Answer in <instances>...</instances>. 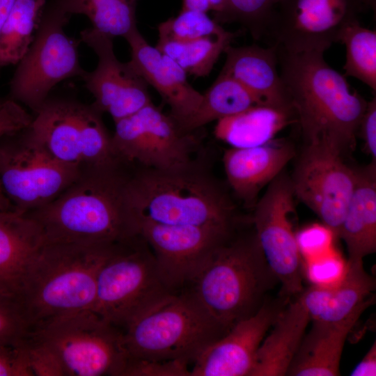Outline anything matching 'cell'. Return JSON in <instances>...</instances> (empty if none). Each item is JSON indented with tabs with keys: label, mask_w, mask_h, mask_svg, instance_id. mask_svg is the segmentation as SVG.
Listing matches in <instances>:
<instances>
[{
	"label": "cell",
	"mask_w": 376,
	"mask_h": 376,
	"mask_svg": "<svg viewBox=\"0 0 376 376\" xmlns=\"http://www.w3.org/2000/svg\"><path fill=\"white\" fill-rule=\"evenodd\" d=\"M290 180L295 195L338 235L354 189L356 169L336 148L309 143Z\"/></svg>",
	"instance_id": "15"
},
{
	"label": "cell",
	"mask_w": 376,
	"mask_h": 376,
	"mask_svg": "<svg viewBox=\"0 0 376 376\" xmlns=\"http://www.w3.org/2000/svg\"><path fill=\"white\" fill-rule=\"evenodd\" d=\"M121 245L45 242L17 299L29 330L62 316L93 310L99 271Z\"/></svg>",
	"instance_id": "4"
},
{
	"label": "cell",
	"mask_w": 376,
	"mask_h": 376,
	"mask_svg": "<svg viewBox=\"0 0 376 376\" xmlns=\"http://www.w3.org/2000/svg\"><path fill=\"white\" fill-rule=\"evenodd\" d=\"M276 48L280 76L306 143H325L344 155L354 146L368 102L329 65L324 52Z\"/></svg>",
	"instance_id": "2"
},
{
	"label": "cell",
	"mask_w": 376,
	"mask_h": 376,
	"mask_svg": "<svg viewBox=\"0 0 376 376\" xmlns=\"http://www.w3.org/2000/svg\"><path fill=\"white\" fill-rule=\"evenodd\" d=\"M295 196L291 180L279 174L256 203L252 218L260 246L281 284L279 294L290 298L304 290L301 254L292 224Z\"/></svg>",
	"instance_id": "14"
},
{
	"label": "cell",
	"mask_w": 376,
	"mask_h": 376,
	"mask_svg": "<svg viewBox=\"0 0 376 376\" xmlns=\"http://www.w3.org/2000/svg\"><path fill=\"white\" fill-rule=\"evenodd\" d=\"M141 238L120 246L101 267L93 310L123 329L135 315L172 292Z\"/></svg>",
	"instance_id": "10"
},
{
	"label": "cell",
	"mask_w": 376,
	"mask_h": 376,
	"mask_svg": "<svg viewBox=\"0 0 376 376\" xmlns=\"http://www.w3.org/2000/svg\"><path fill=\"white\" fill-rule=\"evenodd\" d=\"M81 169L56 159L27 127L0 139V184L14 210L29 213L56 199Z\"/></svg>",
	"instance_id": "9"
},
{
	"label": "cell",
	"mask_w": 376,
	"mask_h": 376,
	"mask_svg": "<svg viewBox=\"0 0 376 376\" xmlns=\"http://www.w3.org/2000/svg\"><path fill=\"white\" fill-rule=\"evenodd\" d=\"M125 39L131 51L128 64L160 94L177 123L191 116L200 104L203 94L187 81V73L173 59L148 44L138 29Z\"/></svg>",
	"instance_id": "19"
},
{
	"label": "cell",
	"mask_w": 376,
	"mask_h": 376,
	"mask_svg": "<svg viewBox=\"0 0 376 376\" xmlns=\"http://www.w3.org/2000/svg\"><path fill=\"white\" fill-rule=\"evenodd\" d=\"M359 132L364 141L365 149L376 161V98L368 102L359 125Z\"/></svg>",
	"instance_id": "40"
},
{
	"label": "cell",
	"mask_w": 376,
	"mask_h": 376,
	"mask_svg": "<svg viewBox=\"0 0 376 376\" xmlns=\"http://www.w3.org/2000/svg\"><path fill=\"white\" fill-rule=\"evenodd\" d=\"M375 279L362 263H347L345 272L335 284L313 285L297 297L307 311L311 320L336 322L348 317L373 295Z\"/></svg>",
	"instance_id": "24"
},
{
	"label": "cell",
	"mask_w": 376,
	"mask_h": 376,
	"mask_svg": "<svg viewBox=\"0 0 376 376\" xmlns=\"http://www.w3.org/2000/svg\"><path fill=\"white\" fill-rule=\"evenodd\" d=\"M134 1H136V0H134Z\"/></svg>",
	"instance_id": "46"
},
{
	"label": "cell",
	"mask_w": 376,
	"mask_h": 376,
	"mask_svg": "<svg viewBox=\"0 0 376 376\" xmlns=\"http://www.w3.org/2000/svg\"><path fill=\"white\" fill-rule=\"evenodd\" d=\"M294 155L289 143L271 141L256 147L230 148L224 154L223 164L228 182L236 196L250 203Z\"/></svg>",
	"instance_id": "23"
},
{
	"label": "cell",
	"mask_w": 376,
	"mask_h": 376,
	"mask_svg": "<svg viewBox=\"0 0 376 376\" xmlns=\"http://www.w3.org/2000/svg\"><path fill=\"white\" fill-rule=\"evenodd\" d=\"M235 37L234 33L226 31L219 36L187 41L159 39L156 47L186 73L205 77Z\"/></svg>",
	"instance_id": "31"
},
{
	"label": "cell",
	"mask_w": 376,
	"mask_h": 376,
	"mask_svg": "<svg viewBox=\"0 0 376 376\" xmlns=\"http://www.w3.org/2000/svg\"><path fill=\"white\" fill-rule=\"evenodd\" d=\"M14 209L9 200L6 196L0 184V210Z\"/></svg>",
	"instance_id": "44"
},
{
	"label": "cell",
	"mask_w": 376,
	"mask_h": 376,
	"mask_svg": "<svg viewBox=\"0 0 376 376\" xmlns=\"http://www.w3.org/2000/svg\"><path fill=\"white\" fill-rule=\"evenodd\" d=\"M45 242L40 226L27 214L0 210V295L17 300L29 269Z\"/></svg>",
	"instance_id": "20"
},
{
	"label": "cell",
	"mask_w": 376,
	"mask_h": 376,
	"mask_svg": "<svg viewBox=\"0 0 376 376\" xmlns=\"http://www.w3.org/2000/svg\"><path fill=\"white\" fill-rule=\"evenodd\" d=\"M122 331L128 359H179L190 364L228 332L186 291L163 296L132 317Z\"/></svg>",
	"instance_id": "6"
},
{
	"label": "cell",
	"mask_w": 376,
	"mask_h": 376,
	"mask_svg": "<svg viewBox=\"0 0 376 376\" xmlns=\"http://www.w3.org/2000/svg\"><path fill=\"white\" fill-rule=\"evenodd\" d=\"M224 52L226 59L220 74L240 83L259 104L293 109L278 70L276 45H229Z\"/></svg>",
	"instance_id": "22"
},
{
	"label": "cell",
	"mask_w": 376,
	"mask_h": 376,
	"mask_svg": "<svg viewBox=\"0 0 376 376\" xmlns=\"http://www.w3.org/2000/svg\"><path fill=\"white\" fill-rule=\"evenodd\" d=\"M355 169L354 189L338 234L350 263H362L376 251V161Z\"/></svg>",
	"instance_id": "25"
},
{
	"label": "cell",
	"mask_w": 376,
	"mask_h": 376,
	"mask_svg": "<svg viewBox=\"0 0 376 376\" xmlns=\"http://www.w3.org/2000/svg\"><path fill=\"white\" fill-rule=\"evenodd\" d=\"M80 36L97 57L96 68L81 77L97 111L109 113L116 122L152 102L147 83L128 63L116 58L113 38L93 28L83 30Z\"/></svg>",
	"instance_id": "17"
},
{
	"label": "cell",
	"mask_w": 376,
	"mask_h": 376,
	"mask_svg": "<svg viewBox=\"0 0 376 376\" xmlns=\"http://www.w3.org/2000/svg\"><path fill=\"white\" fill-rule=\"evenodd\" d=\"M54 4L70 16L85 15L91 28L113 38H125L137 29L134 0H56Z\"/></svg>",
	"instance_id": "30"
},
{
	"label": "cell",
	"mask_w": 376,
	"mask_h": 376,
	"mask_svg": "<svg viewBox=\"0 0 376 376\" xmlns=\"http://www.w3.org/2000/svg\"><path fill=\"white\" fill-rule=\"evenodd\" d=\"M3 102H4V100H2L0 99V108L2 106Z\"/></svg>",
	"instance_id": "45"
},
{
	"label": "cell",
	"mask_w": 376,
	"mask_h": 376,
	"mask_svg": "<svg viewBox=\"0 0 376 376\" xmlns=\"http://www.w3.org/2000/svg\"><path fill=\"white\" fill-rule=\"evenodd\" d=\"M375 0H280L267 31L289 52H324Z\"/></svg>",
	"instance_id": "13"
},
{
	"label": "cell",
	"mask_w": 376,
	"mask_h": 376,
	"mask_svg": "<svg viewBox=\"0 0 376 376\" xmlns=\"http://www.w3.org/2000/svg\"><path fill=\"white\" fill-rule=\"evenodd\" d=\"M311 321L297 297L288 304L263 340L250 376H284Z\"/></svg>",
	"instance_id": "26"
},
{
	"label": "cell",
	"mask_w": 376,
	"mask_h": 376,
	"mask_svg": "<svg viewBox=\"0 0 376 376\" xmlns=\"http://www.w3.org/2000/svg\"><path fill=\"white\" fill-rule=\"evenodd\" d=\"M69 18L55 4L42 15L33 40L17 64L10 81V99L24 104L34 113L57 84L81 77L86 72L79 63L77 42L64 31Z\"/></svg>",
	"instance_id": "11"
},
{
	"label": "cell",
	"mask_w": 376,
	"mask_h": 376,
	"mask_svg": "<svg viewBox=\"0 0 376 376\" xmlns=\"http://www.w3.org/2000/svg\"><path fill=\"white\" fill-rule=\"evenodd\" d=\"M45 0H16L0 29V66L17 65L31 46Z\"/></svg>",
	"instance_id": "29"
},
{
	"label": "cell",
	"mask_w": 376,
	"mask_h": 376,
	"mask_svg": "<svg viewBox=\"0 0 376 376\" xmlns=\"http://www.w3.org/2000/svg\"><path fill=\"white\" fill-rule=\"evenodd\" d=\"M126 165L91 168L47 205L26 213L46 242L119 245L137 237L128 200Z\"/></svg>",
	"instance_id": "1"
},
{
	"label": "cell",
	"mask_w": 376,
	"mask_h": 376,
	"mask_svg": "<svg viewBox=\"0 0 376 376\" xmlns=\"http://www.w3.org/2000/svg\"><path fill=\"white\" fill-rule=\"evenodd\" d=\"M339 42L345 46V75L359 79L375 92V31L355 20L345 28Z\"/></svg>",
	"instance_id": "32"
},
{
	"label": "cell",
	"mask_w": 376,
	"mask_h": 376,
	"mask_svg": "<svg viewBox=\"0 0 376 376\" xmlns=\"http://www.w3.org/2000/svg\"><path fill=\"white\" fill-rule=\"evenodd\" d=\"M189 366V362L179 359H128L123 376H191Z\"/></svg>",
	"instance_id": "37"
},
{
	"label": "cell",
	"mask_w": 376,
	"mask_h": 376,
	"mask_svg": "<svg viewBox=\"0 0 376 376\" xmlns=\"http://www.w3.org/2000/svg\"><path fill=\"white\" fill-rule=\"evenodd\" d=\"M22 308L15 299L0 295V343L16 342L29 332Z\"/></svg>",
	"instance_id": "36"
},
{
	"label": "cell",
	"mask_w": 376,
	"mask_h": 376,
	"mask_svg": "<svg viewBox=\"0 0 376 376\" xmlns=\"http://www.w3.org/2000/svg\"><path fill=\"white\" fill-rule=\"evenodd\" d=\"M256 105H259L258 101L240 83L219 74L203 94L195 112L178 125L184 132H194L210 122L235 115Z\"/></svg>",
	"instance_id": "28"
},
{
	"label": "cell",
	"mask_w": 376,
	"mask_h": 376,
	"mask_svg": "<svg viewBox=\"0 0 376 376\" xmlns=\"http://www.w3.org/2000/svg\"><path fill=\"white\" fill-rule=\"evenodd\" d=\"M29 133L56 159L82 170L118 165L102 113L92 104L47 99L35 113Z\"/></svg>",
	"instance_id": "8"
},
{
	"label": "cell",
	"mask_w": 376,
	"mask_h": 376,
	"mask_svg": "<svg viewBox=\"0 0 376 376\" xmlns=\"http://www.w3.org/2000/svg\"><path fill=\"white\" fill-rule=\"evenodd\" d=\"M278 283L254 229L235 230L212 251L186 292L228 331L254 315Z\"/></svg>",
	"instance_id": "3"
},
{
	"label": "cell",
	"mask_w": 376,
	"mask_h": 376,
	"mask_svg": "<svg viewBox=\"0 0 376 376\" xmlns=\"http://www.w3.org/2000/svg\"><path fill=\"white\" fill-rule=\"evenodd\" d=\"M33 118L17 102L4 100L0 108V139L28 127Z\"/></svg>",
	"instance_id": "39"
},
{
	"label": "cell",
	"mask_w": 376,
	"mask_h": 376,
	"mask_svg": "<svg viewBox=\"0 0 376 376\" xmlns=\"http://www.w3.org/2000/svg\"><path fill=\"white\" fill-rule=\"evenodd\" d=\"M375 302L372 296L348 317L336 322L312 320L289 366L288 376L340 375V363L346 339L362 313Z\"/></svg>",
	"instance_id": "21"
},
{
	"label": "cell",
	"mask_w": 376,
	"mask_h": 376,
	"mask_svg": "<svg viewBox=\"0 0 376 376\" xmlns=\"http://www.w3.org/2000/svg\"><path fill=\"white\" fill-rule=\"evenodd\" d=\"M128 200L135 221L166 225L236 226L233 201L198 159L168 170L131 173Z\"/></svg>",
	"instance_id": "5"
},
{
	"label": "cell",
	"mask_w": 376,
	"mask_h": 376,
	"mask_svg": "<svg viewBox=\"0 0 376 376\" xmlns=\"http://www.w3.org/2000/svg\"><path fill=\"white\" fill-rule=\"evenodd\" d=\"M293 109L256 105L217 120L214 133L231 148L264 145L293 120Z\"/></svg>",
	"instance_id": "27"
},
{
	"label": "cell",
	"mask_w": 376,
	"mask_h": 376,
	"mask_svg": "<svg viewBox=\"0 0 376 376\" xmlns=\"http://www.w3.org/2000/svg\"><path fill=\"white\" fill-rule=\"evenodd\" d=\"M16 0H0V29Z\"/></svg>",
	"instance_id": "43"
},
{
	"label": "cell",
	"mask_w": 376,
	"mask_h": 376,
	"mask_svg": "<svg viewBox=\"0 0 376 376\" xmlns=\"http://www.w3.org/2000/svg\"><path fill=\"white\" fill-rule=\"evenodd\" d=\"M24 343L33 376H65L59 359L45 343L29 332Z\"/></svg>",
	"instance_id": "35"
},
{
	"label": "cell",
	"mask_w": 376,
	"mask_h": 376,
	"mask_svg": "<svg viewBox=\"0 0 376 376\" xmlns=\"http://www.w3.org/2000/svg\"><path fill=\"white\" fill-rule=\"evenodd\" d=\"M225 30L207 13L194 10H181L174 17L158 26L159 39L187 41L219 36Z\"/></svg>",
	"instance_id": "33"
},
{
	"label": "cell",
	"mask_w": 376,
	"mask_h": 376,
	"mask_svg": "<svg viewBox=\"0 0 376 376\" xmlns=\"http://www.w3.org/2000/svg\"><path fill=\"white\" fill-rule=\"evenodd\" d=\"M29 333L55 353L65 376H123L128 360L123 331L92 310L58 318Z\"/></svg>",
	"instance_id": "7"
},
{
	"label": "cell",
	"mask_w": 376,
	"mask_h": 376,
	"mask_svg": "<svg viewBox=\"0 0 376 376\" xmlns=\"http://www.w3.org/2000/svg\"><path fill=\"white\" fill-rule=\"evenodd\" d=\"M280 0H226L223 21H235L246 27L253 37L260 39L268 28Z\"/></svg>",
	"instance_id": "34"
},
{
	"label": "cell",
	"mask_w": 376,
	"mask_h": 376,
	"mask_svg": "<svg viewBox=\"0 0 376 376\" xmlns=\"http://www.w3.org/2000/svg\"><path fill=\"white\" fill-rule=\"evenodd\" d=\"M137 235L152 251L169 288L187 285L236 226L166 225L136 220Z\"/></svg>",
	"instance_id": "16"
},
{
	"label": "cell",
	"mask_w": 376,
	"mask_h": 376,
	"mask_svg": "<svg viewBox=\"0 0 376 376\" xmlns=\"http://www.w3.org/2000/svg\"><path fill=\"white\" fill-rule=\"evenodd\" d=\"M24 337L16 342L0 343V376H33L24 343Z\"/></svg>",
	"instance_id": "38"
},
{
	"label": "cell",
	"mask_w": 376,
	"mask_h": 376,
	"mask_svg": "<svg viewBox=\"0 0 376 376\" xmlns=\"http://www.w3.org/2000/svg\"><path fill=\"white\" fill-rule=\"evenodd\" d=\"M115 123L113 153L125 165L168 170L188 166L196 159L194 132H182L177 122L152 102Z\"/></svg>",
	"instance_id": "12"
},
{
	"label": "cell",
	"mask_w": 376,
	"mask_h": 376,
	"mask_svg": "<svg viewBox=\"0 0 376 376\" xmlns=\"http://www.w3.org/2000/svg\"><path fill=\"white\" fill-rule=\"evenodd\" d=\"M290 299L269 295L254 315L234 324L199 354L191 376H250L263 340Z\"/></svg>",
	"instance_id": "18"
},
{
	"label": "cell",
	"mask_w": 376,
	"mask_h": 376,
	"mask_svg": "<svg viewBox=\"0 0 376 376\" xmlns=\"http://www.w3.org/2000/svg\"><path fill=\"white\" fill-rule=\"evenodd\" d=\"M182 10L207 13L213 11L223 20L226 12V0H182Z\"/></svg>",
	"instance_id": "41"
},
{
	"label": "cell",
	"mask_w": 376,
	"mask_h": 376,
	"mask_svg": "<svg viewBox=\"0 0 376 376\" xmlns=\"http://www.w3.org/2000/svg\"><path fill=\"white\" fill-rule=\"evenodd\" d=\"M351 376H375L376 375V342L366 352L361 361L350 372Z\"/></svg>",
	"instance_id": "42"
}]
</instances>
